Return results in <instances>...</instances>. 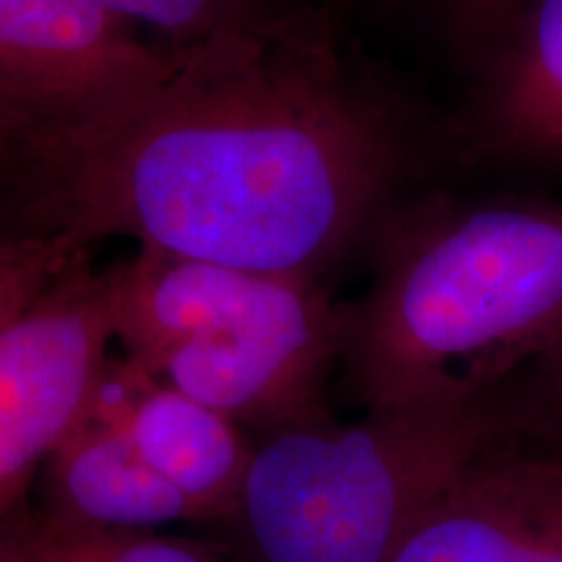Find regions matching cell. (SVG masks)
Listing matches in <instances>:
<instances>
[{
	"instance_id": "14",
	"label": "cell",
	"mask_w": 562,
	"mask_h": 562,
	"mask_svg": "<svg viewBox=\"0 0 562 562\" xmlns=\"http://www.w3.org/2000/svg\"><path fill=\"white\" fill-rule=\"evenodd\" d=\"M518 406L524 435H542L552 451H562V347L533 364L529 372V391Z\"/></svg>"
},
{
	"instance_id": "2",
	"label": "cell",
	"mask_w": 562,
	"mask_h": 562,
	"mask_svg": "<svg viewBox=\"0 0 562 562\" xmlns=\"http://www.w3.org/2000/svg\"><path fill=\"white\" fill-rule=\"evenodd\" d=\"M560 347L562 203H487L393 232L339 368L368 412L505 389Z\"/></svg>"
},
{
	"instance_id": "9",
	"label": "cell",
	"mask_w": 562,
	"mask_h": 562,
	"mask_svg": "<svg viewBox=\"0 0 562 562\" xmlns=\"http://www.w3.org/2000/svg\"><path fill=\"white\" fill-rule=\"evenodd\" d=\"M40 490V513L68 529L138 533L193 524L191 505L180 492L140 459L128 435L91 402L47 459Z\"/></svg>"
},
{
	"instance_id": "6",
	"label": "cell",
	"mask_w": 562,
	"mask_h": 562,
	"mask_svg": "<svg viewBox=\"0 0 562 562\" xmlns=\"http://www.w3.org/2000/svg\"><path fill=\"white\" fill-rule=\"evenodd\" d=\"M172 53L91 0H0V108L34 131L83 123L159 81Z\"/></svg>"
},
{
	"instance_id": "12",
	"label": "cell",
	"mask_w": 562,
	"mask_h": 562,
	"mask_svg": "<svg viewBox=\"0 0 562 562\" xmlns=\"http://www.w3.org/2000/svg\"><path fill=\"white\" fill-rule=\"evenodd\" d=\"M91 3L128 21L136 30L138 26L151 30L159 34V42L172 47L191 45L263 16L256 0H91Z\"/></svg>"
},
{
	"instance_id": "16",
	"label": "cell",
	"mask_w": 562,
	"mask_h": 562,
	"mask_svg": "<svg viewBox=\"0 0 562 562\" xmlns=\"http://www.w3.org/2000/svg\"><path fill=\"white\" fill-rule=\"evenodd\" d=\"M34 128L24 117L13 115L11 110L0 108V172L11 165V159L16 157L19 146L24 144V138L30 136Z\"/></svg>"
},
{
	"instance_id": "13",
	"label": "cell",
	"mask_w": 562,
	"mask_h": 562,
	"mask_svg": "<svg viewBox=\"0 0 562 562\" xmlns=\"http://www.w3.org/2000/svg\"><path fill=\"white\" fill-rule=\"evenodd\" d=\"M87 250L45 237L0 232V328L26 313Z\"/></svg>"
},
{
	"instance_id": "11",
	"label": "cell",
	"mask_w": 562,
	"mask_h": 562,
	"mask_svg": "<svg viewBox=\"0 0 562 562\" xmlns=\"http://www.w3.org/2000/svg\"><path fill=\"white\" fill-rule=\"evenodd\" d=\"M0 542L24 562H245L227 544L178 533L68 529L26 505L0 521Z\"/></svg>"
},
{
	"instance_id": "5",
	"label": "cell",
	"mask_w": 562,
	"mask_h": 562,
	"mask_svg": "<svg viewBox=\"0 0 562 562\" xmlns=\"http://www.w3.org/2000/svg\"><path fill=\"white\" fill-rule=\"evenodd\" d=\"M115 344L108 271L81 252L50 290L0 328V521L91 402Z\"/></svg>"
},
{
	"instance_id": "4",
	"label": "cell",
	"mask_w": 562,
	"mask_h": 562,
	"mask_svg": "<svg viewBox=\"0 0 562 562\" xmlns=\"http://www.w3.org/2000/svg\"><path fill=\"white\" fill-rule=\"evenodd\" d=\"M123 357L256 438L334 419L344 311L318 279L245 271L138 245L108 269Z\"/></svg>"
},
{
	"instance_id": "3",
	"label": "cell",
	"mask_w": 562,
	"mask_h": 562,
	"mask_svg": "<svg viewBox=\"0 0 562 562\" xmlns=\"http://www.w3.org/2000/svg\"><path fill=\"white\" fill-rule=\"evenodd\" d=\"M521 438L505 389L263 435L224 544L245 562H391L453 484Z\"/></svg>"
},
{
	"instance_id": "8",
	"label": "cell",
	"mask_w": 562,
	"mask_h": 562,
	"mask_svg": "<svg viewBox=\"0 0 562 562\" xmlns=\"http://www.w3.org/2000/svg\"><path fill=\"white\" fill-rule=\"evenodd\" d=\"M91 404L180 492L191 505L193 524L220 526L235 513L256 453V435L125 357H110Z\"/></svg>"
},
{
	"instance_id": "15",
	"label": "cell",
	"mask_w": 562,
	"mask_h": 562,
	"mask_svg": "<svg viewBox=\"0 0 562 562\" xmlns=\"http://www.w3.org/2000/svg\"><path fill=\"white\" fill-rule=\"evenodd\" d=\"M529 0H451L453 19L467 40L482 42L508 24Z\"/></svg>"
},
{
	"instance_id": "17",
	"label": "cell",
	"mask_w": 562,
	"mask_h": 562,
	"mask_svg": "<svg viewBox=\"0 0 562 562\" xmlns=\"http://www.w3.org/2000/svg\"><path fill=\"white\" fill-rule=\"evenodd\" d=\"M0 562H24V560H19L16 554H13V552L9 550V547L0 542Z\"/></svg>"
},
{
	"instance_id": "7",
	"label": "cell",
	"mask_w": 562,
	"mask_h": 562,
	"mask_svg": "<svg viewBox=\"0 0 562 562\" xmlns=\"http://www.w3.org/2000/svg\"><path fill=\"white\" fill-rule=\"evenodd\" d=\"M391 562H562V451L513 442L487 456Z\"/></svg>"
},
{
	"instance_id": "10",
	"label": "cell",
	"mask_w": 562,
	"mask_h": 562,
	"mask_svg": "<svg viewBox=\"0 0 562 562\" xmlns=\"http://www.w3.org/2000/svg\"><path fill=\"white\" fill-rule=\"evenodd\" d=\"M484 76L476 128L484 146L562 159V0H529Z\"/></svg>"
},
{
	"instance_id": "1",
	"label": "cell",
	"mask_w": 562,
	"mask_h": 562,
	"mask_svg": "<svg viewBox=\"0 0 562 562\" xmlns=\"http://www.w3.org/2000/svg\"><path fill=\"white\" fill-rule=\"evenodd\" d=\"M402 167L383 104L323 21L258 16L175 47L149 89L32 131L0 172L11 235L87 250L131 237L245 271L318 279L360 243Z\"/></svg>"
}]
</instances>
